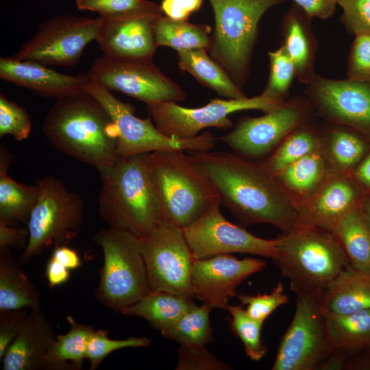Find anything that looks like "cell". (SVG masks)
Listing matches in <instances>:
<instances>
[{"label": "cell", "instance_id": "cell-1", "mask_svg": "<svg viewBox=\"0 0 370 370\" xmlns=\"http://www.w3.org/2000/svg\"><path fill=\"white\" fill-rule=\"evenodd\" d=\"M221 206L244 225L269 223L282 232L299 225L295 202L263 162L225 151H190Z\"/></svg>", "mask_w": 370, "mask_h": 370}, {"label": "cell", "instance_id": "cell-2", "mask_svg": "<svg viewBox=\"0 0 370 370\" xmlns=\"http://www.w3.org/2000/svg\"><path fill=\"white\" fill-rule=\"evenodd\" d=\"M42 131L56 149L97 170L119 157L115 125L103 106L85 91L56 99Z\"/></svg>", "mask_w": 370, "mask_h": 370}, {"label": "cell", "instance_id": "cell-3", "mask_svg": "<svg viewBox=\"0 0 370 370\" xmlns=\"http://www.w3.org/2000/svg\"><path fill=\"white\" fill-rule=\"evenodd\" d=\"M149 153L118 157L97 169L101 188L98 211L110 227L145 237L164 221L151 177Z\"/></svg>", "mask_w": 370, "mask_h": 370}, {"label": "cell", "instance_id": "cell-4", "mask_svg": "<svg viewBox=\"0 0 370 370\" xmlns=\"http://www.w3.org/2000/svg\"><path fill=\"white\" fill-rule=\"evenodd\" d=\"M278 238L273 259L296 295L319 293L350 265L330 231L299 224Z\"/></svg>", "mask_w": 370, "mask_h": 370}, {"label": "cell", "instance_id": "cell-5", "mask_svg": "<svg viewBox=\"0 0 370 370\" xmlns=\"http://www.w3.org/2000/svg\"><path fill=\"white\" fill-rule=\"evenodd\" d=\"M186 151H156L148 154L151 177L164 221L184 229L199 219L219 197Z\"/></svg>", "mask_w": 370, "mask_h": 370}, {"label": "cell", "instance_id": "cell-6", "mask_svg": "<svg viewBox=\"0 0 370 370\" xmlns=\"http://www.w3.org/2000/svg\"><path fill=\"white\" fill-rule=\"evenodd\" d=\"M94 241L103 254L95 297L121 313L150 291L140 238L108 226L96 233Z\"/></svg>", "mask_w": 370, "mask_h": 370}, {"label": "cell", "instance_id": "cell-7", "mask_svg": "<svg viewBox=\"0 0 370 370\" xmlns=\"http://www.w3.org/2000/svg\"><path fill=\"white\" fill-rule=\"evenodd\" d=\"M285 0H208L215 28L210 55L237 86L246 79L262 15Z\"/></svg>", "mask_w": 370, "mask_h": 370}, {"label": "cell", "instance_id": "cell-8", "mask_svg": "<svg viewBox=\"0 0 370 370\" xmlns=\"http://www.w3.org/2000/svg\"><path fill=\"white\" fill-rule=\"evenodd\" d=\"M36 184L39 196L27 224L29 236L19 258L22 263L49 248L67 245L83 223V199L77 193L68 190L62 180L43 177Z\"/></svg>", "mask_w": 370, "mask_h": 370}, {"label": "cell", "instance_id": "cell-9", "mask_svg": "<svg viewBox=\"0 0 370 370\" xmlns=\"http://www.w3.org/2000/svg\"><path fill=\"white\" fill-rule=\"evenodd\" d=\"M335 352L318 294L297 295L295 313L272 369L329 370Z\"/></svg>", "mask_w": 370, "mask_h": 370}, {"label": "cell", "instance_id": "cell-10", "mask_svg": "<svg viewBox=\"0 0 370 370\" xmlns=\"http://www.w3.org/2000/svg\"><path fill=\"white\" fill-rule=\"evenodd\" d=\"M83 90L103 106L115 125L119 157L156 151H210L214 146V138L210 132L190 138L164 135L157 129L150 117L145 119L137 117L133 106L117 99L108 89L89 77Z\"/></svg>", "mask_w": 370, "mask_h": 370}, {"label": "cell", "instance_id": "cell-11", "mask_svg": "<svg viewBox=\"0 0 370 370\" xmlns=\"http://www.w3.org/2000/svg\"><path fill=\"white\" fill-rule=\"evenodd\" d=\"M285 101L262 93L251 98L215 99L204 106L194 108H185L173 101L153 103L146 105V110L157 129L164 135L190 138L205 128H231L233 123L229 116L236 112L258 110L265 113Z\"/></svg>", "mask_w": 370, "mask_h": 370}, {"label": "cell", "instance_id": "cell-12", "mask_svg": "<svg viewBox=\"0 0 370 370\" xmlns=\"http://www.w3.org/2000/svg\"><path fill=\"white\" fill-rule=\"evenodd\" d=\"M150 291H166L195 298L191 285L193 256L183 230L163 221L140 238Z\"/></svg>", "mask_w": 370, "mask_h": 370}, {"label": "cell", "instance_id": "cell-13", "mask_svg": "<svg viewBox=\"0 0 370 370\" xmlns=\"http://www.w3.org/2000/svg\"><path fill=\"white\" fill-rule=\"evenodd\" d=\"M88 76L108 89L144 102L182 101L181 87L146 59H125L103 55L90 66Z\"/></svg>", "mask_w": 370, "mask_h": 370}, {"label": "cell", "instance_id": "cell-14", "mask_svg": "<svg viewBox=\"0 0 370 370\" xmlns=\"http://www.w3.org/2000/svg\"><path fill=\"white\" fill-rule=\"evenodd\" d=\"M101 18L57 15L43 22L36 33L11 58L47 66H69L96 40Z\"/></svg>", "mask_w": 370, "mask_h": 370}, {"label": "cell", "instance_id": "cell-15", "mask_svg": "<svg viewBox=\"0 0 370 370\" xmlns=\"http://www.w3.org/2000/svg\"><path fill=\"white\" fill-rule=\"evenodd\" d=\"M314 113L306 97L285 101L260 117L243 116L219 139L235 153L257 159L270 154L291 132L308 122Z\"/></svg>", "mask_w": 370, "mask_h": 370}, {"label": "cell", "instance_id": "cell-16", "mask_svg": "<svg viewBox=\"0 0 370 370\" xmlns=\"http://www.w3.org/2000/svg\"><path fill=\"white\" fill-rule=\"evenodd\" d=\"M219 201L196 221L182 229L193 258L205 259L221 254H248L273 259L278 238L258 237L222 214Z\"/></svg>", "mask_w": 370, "mask_h": 370}, {"label": "cell", "instance_id": "cell-17", "mask_svg": "<svg viewBox=\"0 0 370 370\" xmlns=\"http://www.w3.org/2000/svg\"><path fill=\"white\" fill-rule=\"evenodd\" d=\"M314 113L327 122L350 127L370 140V84L317 74L305 90Z\"/></svg>", "mask_w": 370, "mask_h": 370}, {"label": "cell", "instance_id": "cell-18", "mask_svg": "<svg viewBox=\"0 0 370 370\" xmlns=\"http://www.w3.org/2000/svg\"><path fill=\"white\" fill-rule=\"evenodd\" d=\"M265 266L260 258L240 260L231 254L195 259L190 277L194 297L211 308L226 309L230 298L236 296V287Z\"/></svg>", "mask_w": 370, "mask_h": 370}, {"label": "cell", "instance_id": "cell-19", "mask_svg": "<svg viewBox=\"0 0 370 370\" xmlns=\"http://www.w3.org/2000/svg\"><path fill=\"white\" fill-rule=\"evenodd\" d=\"M365 195L350 175L331 172L314 194L295 202L299 224L332 232Z\"/></svg>", "mask_w": 370, "mask_h": 370}, {"label": "cell", "instance_id": "cell-20", "mask_svg": "<svg viewBox=\"0 0 370 370\" xmlns=\"http://www.w3.org/2000/svg\"><path fill=\"white\" fill-rule=\"evenodd\" d=\"M164 15L132 13L101 17L96 38L103 55L117 58L152 60L158 47L155 25Z\"/></svg>", "mask_w": 370, "mask_h": 370}, {"label": "cell", "instance_id": "cell-21", "mask_svg": "<svg viewBox=\"0 0 370 370\" xmlns=\"http://www.w3.org/2000/svg\"><path fill=\"white\" fill-rule=\"evenodd\" d=\"M0 77L43 97L56 99L84 91L88 78L87 73L65 75L34 62L11 57L0 58Z\"/></svg>", "mask_w": 370, "mask_h": 370}, {"label": "cell", "instance_id": "cell-22", "mask_svg": "<svg viewBox=\"0 0 370 370\" xmlns=\"http://www.w3.org/2000/svg\"><path fill=\"white\" fill-rule=\"evenodd\" d=\"M56 337L53 328L42 310H29L1 360L3 369H46L45 358Z\"/></svg>", "mask_w": 370, "mask_h": 370}, {"label": "cell", "instance_id": "cell-23", "mask_svg": "<svg viewBox=\"0 0 370 370\" xmlns=\"http://www.w3.org/2000/svg\"><path fill=\"white\" fill-rule=\"evenodd\" d=\"M310 17L298 5H293L282 20V47L293 61L297 79L306 85L314 75V63L317 43Z\"/></svg>", "mask_w": 370, "mask_h": 370}, {"label": "cell", "instance_id": "cell-24", "mask_svg": "<svg viewBox=\"0 0 370 370\" xmlns=\"http://www.w3.org/2000/svg\"><path fill=\"white\" fill-rule=\"evenodd\" d=\"M320 150L331 172L350 175L370 148V140L344 125L327 122L319 129Z\"/></svg>", "mask_w": 370, "mask_h": 370}, {"label": "cell", "instance_id": "cell-25", "mask_svg": "<svg viewBox=\"0 0 370 370\" xmlns=\"http://www.w3.org/2000/svg\"><path fill=\"white\" fill-rule=\"evenodd\" d=\"M318 296L328 312L344 314L370 309V273L359 271L349 265Z\"/></svg>", "mask_w": 370, "mask_h": 370}, {"label": "cell", "instance_id": "cell-26", "mask_svg": "<svg viewBox=\"0 0 370 370\" xmlns=\"http://www.w3.org/2000/svg\"><path fill=\"white\" fill-rule=\"evenodd\" d=\"M13 156L3 145L0 147V222L15 225L28 223L39 196L36 184L17 182L8 173Z\"/></svg>", "mask_w": 370, "mask_h": 370}, {"label": "cell", "instance_id": "cell-27", "mask_svg": "<svg viewBox=\"0 0 370 370\" xmlns=\"http://www.w3.org/2000/svg\"><path fill=\"white\" fill-rule=\"evenodd\" d=\"M41 309L40 293L10 247H0V310Z\"/></svg>", "mask_w": 370, "mask_h": 370}, {"label": "cell", "instance_id": "cell-28", "mask_svg": "<svg viewBox=\"0 0 370 370\" xmlns=\"http://www.w3.org/2000/svg\"><path fill=\"white\" fill-rule=\"evenodd\" d=\"M195 306L193 298L166 291H150L121 313L144 319L161 332Z\"/></svg>", "mask_w": 370, "mask_h": 370}, {"label": "cell", "instance_id": "cell-29", "mask_svg": "<svg viewBox=\"0 0 370 370\" xmlns=\"http://www.w3.org/2000/svg\"><path fill=\"white\" fill-rule=\"evenodd\" d=\"M331 171L320 149L286 166L275 174L295 202L304 200L321 186Z\"/></svg>", "mask_w": 370, "mask_h": 370}, {"label": "cell", "instance_id": "cell-30", "mask_svg": "<svg viewBox=\"0 0 370 370\" xmlns=\"http://www.w3.org/2000/svg\"><path fill=\"white\" fill-rule=\"evenodd\" d=\"M177 58L182 70L219 95L227 99L247 97L223 69L208 56L206 49L178 51Z\"/></svg>", "mask_w": 370, "mask_h": 370}, {"label": "cell", "instance_id": "cell-31", "mask_svg": "<svg viewBox=\"0 0 370 370\" xmlns=\"http://www.w3.org/2000/svg\"><path fill=\"white\" fill-rule=\"evenodd\" d=\"M69 330L58 335L51 344L45 358L47 370H79L86 358L88 339L94 328L79 323L67 317Z\"/></svg>", "mask_w": 370, "mask_h": 370}, {"label": "cell", "instance_id": "cell-32", "mask_svg": "<svg viewBox=\"0 0 370 370\" xmlns=\"http://www.w3.org/2000/svg\"><path fill=\"white\" fill-rule=\"evenodd\" d=\"M211 28L204 24H195L188 21H175L164 15L159 17L155 25L157 47L166 46L181 51L208 49L212 38Z\"/></svg>", "mask_w": 370, "mask_h": 370}, {"label": "cell", "instance_id": "cell-33", "mask_svg": "<svg viewBox=\"0 0 370 370\" xmlns=\"http://www.w3.org/2000/svg\"><path fill=\"white\" fill-rule=\"evenodd\" d=\"M355 269L370 273V230L358 208L347 214L332 232Z\"/></svg>", "mask_w": 370, "mask_h": 370}, {"label": "cell", "instance_id": "cell-34", "mask_svg": "<svg viewBox=\"0 0 370 370\" xmlns=\"http://www.w3.org/2000/svg\"><path fill=\"white\" fill-rule=\"evenodd\" d=\"M320 130L308 123L291 132L263 160L273 175L303 157L320 149Z\"/></svg>", "mask_w": 370, "mask_h": 370}, {"label": "cell", "instance_id": "cell-35", "mask_svg": "<svg viewBox=\"0 0 370 370\" xmlns=\"http://www.w3.org/2000/svg\"><path fill=\"white\" fill-rule=\"evenodd\" d=\"M325 314L336 350L349 351L370 346V309L344 314Z\"/></svg>", "mask_w": 370, "mask_h": 370}, {"label": "cell", "instance_id": "cell-36", "mask_svg": "<svg viewBox=\"0 0 370 370\" xmlns=\"http://www.w3.org/2000/svg\"><path fill=\"white\" fill-rule=\"evenodd\" d=\"M211 308L202 304L184 314L173 325L161 332L162 335L180 345H206L212 341L210 321Z\"/></svg>", "mask_w": 370, "mask_h": 370}, {"label": "cell", "instance_id": "cell-37", "mask_svg": "<svg viewBox=\"0 0 370 370\" xmlns=\"http://www.w3.org/2000/svg\"><path fill=\"white\" fill-rule=\"evenodd\" d=\"M230 315L232 332L241 341L247 356L254 361H259L267 352V347L261 338L263 322L250 317L242 305H228L226 309Z\"/></svg>", "mask_w": 370, "mask_h": 370}, {"label": "cell", "instance_id": "cell-38", "mask_svg": "<svg viewBox=\"0 0 370 370\" xmlns=\"http://www.w3.org/2000/svg\"><path fill=\"white\" fill-rule=\"evenodd\" d=\"M270 73L262 93L278 100L285 101L294 77L295 65L282 46L269 51Z\"/></svg>", "mask_w": 370, "mask_h": 370}, {"label": "cell", "instance_id": "cell-39", "mask_svg": "<svg viewBox=\"0 0 370 370\" xmlns=\"http://www.w3.org/2000/svg\"><path fill=\"white\" fill-rule=\"evenodd\" d=\"M79 10L96 12L108 18L132 13L164 15L160 5L147 0H76Z\"/></svg>", "mask_w": 370, "mask_h": 370}, {"label": "cell", "instance_id": "cell-40", "mask_svg": "<svg viewBox=\"0 0 370 370\" xmlns=\"http://www.w3.org/2000/svg\"><path fill=\"white\" fill-rule=\"evenodd\" d=\"M151 344L146 337H130L125 339H112L108 331L94 330L88 339L86 358L89 360V369L95 370L112 352L127 347H144Z\"/></svg>", "mask_w": 370, "mask_h": 370}, {"label": "cell", "instance_id": "cell-41", "mask_svg": "<svg viewBox=\"0 0 370 370\" xmlns=\"http://www.w3.org/2000/svg\"><path fill=\"white\" fill-rule=\"evenodd\" d=\"M32 122L26 110L0 95V137L10 135L18 141L27 139Z\"/></svg>", "mask_w": 370, "mask_h": 370}, {"label": "cell", "instance_id": "cell-42", "mask_svg": "<svg viewBox=\"0 0 370 370\" xmlns=\"http://www.w3.org/2000/svg\"><path fill=\"white\" fill-rule=\"evenodd\" d=\"M236 297L241 305L246 306L245 310L250 317L263 323L276 308L288 301L281 282H278L269 293L239 294Z\"/></svg>", "mask_w": 370, "mask_h": 370}, {"label": "cell", "instance_id": "cell-43", "mask_svg": "<svg viewBox=\"0 0 370 370\" xmlns=\"http://www.w3.org/2000/svg\"><path fill=\"white\" fill-rule=\"evenodd\" d=\"M177 370H227L232 366L219 360L205 345H180Z\"/></svg>", "mask_w": 370, "mask_h": 370}, {"label": "cell", "instance_id": "cell-44", "mask_svg": "<svg viewBox=\"0 0 370 370\" xmlns=\"http://www.w3.org/2000/svg\"><path fill=\"white\" fill-rule=\"evenodd\" d=\"M347 77L370 84V33L355 36L350 47Z\"/></svg>", "mask_w": 370, "mask_h": 370}, {"label": "cell", "instance_id": "cell-45", "mask_svg": "<svg viewBox=\"0 0 370 370\" xmlns=\"http://www.w3.org/2000/svg\"><path fill=\"white\" fill-rule=\"evenodd\" d=\"M342 10L341 21L354 35L370 33V0H337Z\"/></svg>", "mask_w": 370, "mask_h": 370}, {"label": "cell", "instance_id": "cell-46", "mask_svg": "<svg viewBox=\"0 0 370 370\" xmlns=\"http://www.w3.org/2000/svg\"><path fill=\"white\" fill-rule=\"evenodd\" d=\"M29 310H0V360L18 333Z\"/></svg>", "mask_w": 370, "mask_h": 370}, {"label": "cell", "instance_id": "cell-47", "mask_svg": "<svg viewBox=\"0 0 370 370\" xmlns=\"http://www.w3.org/2000/svg\"><path fill=\"white\" fill-rule=\"evenodd\" d=\"M329 370H370V346L349 351L336 350Z\"/></svg>", "mask_w": 370, "mask_h": 370}, {"label": "cell", "instance_id": "cell-48", "mask_svg": "<svg viewBox=\"0 0 370 370\" xmlns=\"http://www.w3.org/2000/svg\"><path fill=\"white\" fill-rule=\"evenodd\" d=\"M203 0H162L160 7L165 16L175 21H188L197 11Z\"/></svg>", "mask_w": 370, "mask_h": 370}, {"label": "cell", "instance_id": "cell-49", "mask_svg": "<svg viewBox=\"0 0 370 370\" xmlns=\"http://www.w3.org/2000/svg\"><path fill=\"white\" fill-rule=\"evenodd\" d=\"M27 227H16L0 222V247L25 249L29 240Z\"/></svg>", "mask_w": 370, "mask_h": 370}, {"label": "cell", "instance_id": "cell-50", "mask_svg": "<svg viewBox=\"0 0 370 370\" xmlns=\"http://www.w3.org/2000/svg\"><path fill=\"white\" fill-rule=\"evenodd\" d=\"M310 17L328 19L336 10L337 0H293Z\"/></svg>", "mask_w": 370, "mask_h": 370}, {"label": "cell", "instance_id": "cell-51", "mask_svg": "<svg viewBox=\"0 0 370 370\" xmlns=\"http://www.w3.org/2000/svg\"><path fill=\"white\" fill-rule=\"evenodd\" d=\"M46 277L51 288L66 282L70 278V270L51 256L46 267Z\"/></svg>", "mask_w": 370, "mask_h": 370}, {"label": "cell", "instance_id": "cell-52", "mask_svg": "<svg viewBox=\"0 0 370 370\" xmlns=\"http://www.w3.org/2000/svg\"><path fill=\"white\" fill-rule=\"evenodd\" d=\"M350 175L365 195L370 193V148Z\"/></svg>", "mask_w": 370, "mask_h": 370}, {"label": "cell", "instance_id": "cell-53", "mask_svg": "<svg viewBox=\"0 0 370 370\" xmlns=\"http://www.w3.org/2000/svg\"><path fill=\"white\" fill-rule=\"evenodd\" d=\"M51 257L69 270L76 269L82 265L81 258L78 253L66 245L55 247Z\"/></svg>", "mask_w": 370, "mask_h": 370}, {"label": "cell", "instance_id": "cell-54", "mask_svg": "<svg viewBox=\"0 0 370 370\" xmlns=\"http://www.w3.org/2000/svg\"><path fill=\"white\" fill-rule=\"evenodd\" d=\"M358 210L364 222L370 230V193L365 195Z\"/></svg>", "mask_w": 370, "mask_h": 370}]
</instances>
